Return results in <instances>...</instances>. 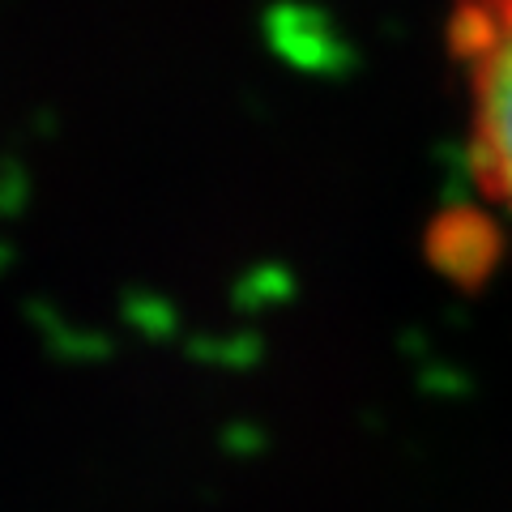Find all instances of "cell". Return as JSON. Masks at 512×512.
Returning <instances> with one entry per match:
<instances>
[{"label":"cell","mask_w":512,"mask_h":512,"mask_svg":"<svg viewBox=\"0 0 512 512\" xmlns=\"http://www.w3.org/2000/svg\"><path fill=\"white\" fill-rule=\"evenodd\" d=\"M444 47L461 94L470 180L512 227V0H448Z\"/></svg>","instance_id":"1"}]
</instances>
